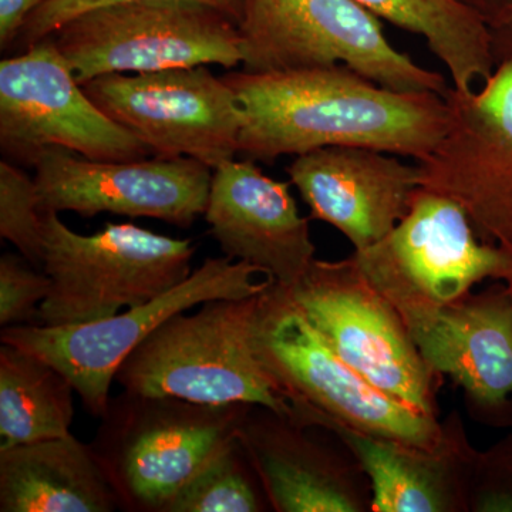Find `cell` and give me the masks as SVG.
<instances>
[{
	"label": "cell",
	"instance_id": "29",
	"mask_svg": "<svg viewBox=\"0 0 512 512\" xmlns=\"http://www.w3.org/2000/svg\"><path fill=\"white\" fill-rule=\"evenodd\" d=\"M493 30L501 28L512 13V0H460Z\"/></svg>",
	"mask_w": 512,
	"mask_h": 512
},
{
	"label": "cell",
	"instance_id": "8",
	"mask_svg": "<svg viewBox=\"0 0 512 512\" xmlns=\"http://www.w3.org/2000/svg\"><path fill=\"white\" fill-rule=\"evenodd\" d=\"M286 291L343 362L393 399L439 419L443 376L427 366L399 313L352 255L315 259Z\"/></svg>",
	"mask_w": 512,
	"mask_h": 512
},
{
	"label": "cell",
	"instance_id": "16",
	"mask_svg": "<svg viewBox=\"0 0 512 512\" xmlns=\"http://www.w3.org/2000/svg\"><path fill=\"white\" fill-rule=\"evenodd\" d=\"M399 315L427 366L463 389L471 416L512 426V295L504 282Z\"/></svg>",
	"mask_w": 512,
	"mask_h": 512
},
{
	"label": "cell",
	"instance_id": "6",
	"mask_svg": "<svg viewBox=\"0 0 512 512\" xmlns=\"http://www.w3.org/2000/svg\"><path fill=\"white\" fill-rule=\"evenodd\" d=\"M43 269L52 282L37 325L72 326L110 318L170 291L192 274L191 239L164 237L133 224L72 231L43 212Z\"/></svg>",
	"mask_w": 512,
	"mask_h": 512
},
{
	"label": "cell",
	"instance_id": "30",
	"mask_svg": "<svg viewBox=\"0 0 512 512\" xmlns=\"http://www.w3.org/2000/svg\"><path fill=\"white\" fill-rule=\"evenodd\" d=\"M493 52L495 63L512 60V13L501 28L493 30Z\"/></svg>",
	"mask_w": 512,
	"mask_h": 512
},
{
	"label": "cell",
	"instance_id": "13",
	"mask_svg": "<svg viewBox=\"0 0 512 512\" xmlns=\"http://www.w3.org/2000/svg\"><path fill=\"white\" fill-rule=\"evenodd\" d=\"M0 147L10 160L32 167L49 147L97 161L151 154L87 96L52 37L0 63Z\"/></svg>",
	"mask_w": 512,
	"mask_h": 512
},
{
	"label": "cell",
	"instance_id": "4",
	"mask_svg": "<svg viewBox=\"0 0 512 512\" xmlns=\"http://www.w3.org/2000/svg\"><path fill=\"white\" fill-rule=\"evenodd\" d=\"M254 345L293 414L412 446L433 447L443 437V421L393 399L343 362L275 282L259 295Z\"/></svg>",
	"mask_w": 512,
	"mask_h": 512
},
{
	"label": "cell",
	"instance_id": "12",
	"mask_svg": "<svg viewBox=\"0 0 512 512\" xmlns=\"http://www.w3.org/2000/svg\"><path fill=\"white\" fill-rule=\"evenodd\" d=\"M83 89L154 157H190L214 170L239 153L241 104L229 84L207 66L104 74Z\"/></svg>",
	"mask_w": 512,
	"mask_h": 512
},
{
	"label": "cell",
	"instance_id": "9",
	"mask_svg": "<svg viewBox=\"0 0 512 512\" xmlns=\"http://www.w3.org/2000/svg\"><path fill=\"white\" fill-rule=\"evenodd\" d=\"M255 266L228 256L207 258L185 281L143 305L72 326L19 325L2 328V343L42 357L72 380L83 409L101 419L111 399V383L128 355L177 313L214 299H241L261 293L272 279Z\"/></svg>",
	"mask_w": 512,
	"mask_h": 512
},
{
	"label": "cell",
	"instance_id": "11",
	"mask_svg": "<svg viewBox=\"0 0 512 512\" xmlns=\"http://www.w3.org/2000/svg\"><path fill=\"white\" fill-rule=\"evenodd\" d=\"M448 123L419 165L420 187L456 201L478 237L512 254V60L476 89L450 87Z\"/></svg>",
	"mask_w": 512,
	"mask_h": 512
},
{
	"label": "cell",
	"instance_id": "5",
	"mask_svg": "<svg viewBox=\"0 0 512 512\" xmlns=\"http://www.w3.org/2000/svg\"><path fill=\"white\" fill-rule=\"evenodd\" d=\"M238 28L245 72L345 64L394 92L446 96L451 87L394 47L380 19L355 0H242Z\"/></svg>",
	"mask_w": 512,
	"mask_h": 512
},
{
	"label": "cell",
	"instance_id": "22",
	"mask_svg": "<svg viewBox=\"0 0 512 512\" xmlns=\"http://www.w3.org/2000/svg\"><path fill=\"white\" fill-rule=\"evenodd\" d=\"M72 380L55 365L18 346H0V448L70 434Z\"/></svg>",
	"mask_w": 512,
	"mask_h": 512
},
{
	"label": "cell",
	"instance_id": "10",
	"mask_svg": "<svg viewBox=\"0 0 512 512\" xmlns=\"http://www.w3.org/2000/svg\"><path fill=\"white\" fill-rule=\"evenodd\" d=\"M352 256L397 313L447 305L485 279L512 295L511 252L478 237L456 201L423 187L389 235Z\"/></svg>",
	"mask_w": 512,
	"mask_h": 512
},
{
	"label": "cell",
	"instance_id": "26",
	"mask_svg": "<svg viewBox=\"0 0 512 512\" xmlns=\"http://www.w3.org/2000/svg\"><path fill=\"white\" fill-rule=\"evenodd\" d=\"M468 512H512V434L474 453Z\"/></svg>",
	"mask_w": 512,
	"mask_h": 512
},
{
	"label": "cell",
	"instance_id": "3",
	"mask_svg": "<svg viewBox=\"0 0 512 512\" xmlns=\"http://www.w3.org/2000/svg\"><path fill=\"white\" fill-rule=\"evenodd\" d=\"M261 293L177 313L128 355L116 382L130 392L202 404H259L293 414L291 400L255 350Z\"/></svg>",
	"mask_w": 512,
	"mask_h": 512
},
{
	"label": "cell",
	"instance_id": "18",
	"mask_svg": "<svg viewBox=\"0 0 512 512\" xmlns=\"http://www.w3.org/2000/svg\"><path fill=\"white\" fill-rule=\"evenodd\" d=\"M286 171L312 220L338 229L355 251L389 235L420 188L419 165L375 148H318L296 156Z\"/></svg>",
	"mask_w": 512,
	"mask_h": 512
},
{
	"label": "cell",
	"instance_id": "28",
	"mask_svg": "<svg viewBox=\"0 0 512 512\" xmlns=\"http://www.w3.org/2000/svg\"><path fill=\"white\" fill-rule=\"evenodd\" d=\"M43 0H0V47L8 50L18 39L20 30L33 10Z\"/></svg>",
	"mask_w": 512,
	"mask_h": 512
},
{
	"label": "cell",
	"instance_id": "24",
	"mask_svg": "<svg viewBox=\"0 0 512 512\" xmlns=\"http://www.w3.org/2000/svg\"><path fill=\"white\" fill-rule=\"evenodd\" d=\"M0 237L30 264H43L45 227L35 178L5 160L0 163Z\"/></svg>",
	"mask_w": 512,
	"mask_h": 512
},
{
	"label": "cell",
	"instance_id": "1",
	"mask_svg": "<svg viewBox=\"0 0 512 512\" xmlns=\"http://www.w3.org/2000/svg\"><path fill=\"white\" fill-rule=\"evenodd\" d=\"M241 104L239 154L274 163L323 147H366L420 163L448 123L446 97L386 89L345 64L282 73L229 72Z\"/></svg>",
	"mask_w": 512,
	"mask_h": 512
},
{
	"label": "cell",
	"instance_id": "21",
	"mask_svg": "<svg viewBox=\"0 0 512 512\" xmlns=\"http://www.w3.org/2000/svg\"><path fill=\"white\" fill-rule=\"evenodd\" d=\"M376 18L420 36L450 73L451 86L476 89L494 72L493 33L460 0H355Z\"/></svg>",
	"mask_w": 512,
	"mask_h": 512
},
{
	"label": "cell",
	"instance_id": "20",
	"mask_svg": "<svg viewBox=\"0 0 512 512\" xmlns=\"http://www.w3.org/2000/svg\"><path fill=\"white\" fill-rule=\"evenodd\" d=\"M116 510L119 498L90 443L67 434L0 448V511Z\"/></svg>",
	"mask_w": 512,
	"mask_h": 512
},
{
	"label": "cell",
	"instance_id": "7",
	"mask_svg": "<svg viewBox=\"0 0 512 512\" xmlns=\"http://www.w3.org/2000/svg\"><path fill=\"white\" fill-rule=\"evenodd\" d=\"M80 84L113 73L242 63L238 23L192 0H143L90 10L53 33Z\"/></svg>",
	"mask_w": 512,
	"mask_h": 512
},
{
	"label": "cell",
	"instance_id": "23",
	"mask_svg": "<svg viewBox=\"0 0 512 512\" xmlns=\"http://www.w3.org/2000/svg\"><path fill=\"white\" fill-rule=\"evenodd\" d=\"M264 511H272L271 504L239 439L165 508V512Z\"/></svg>",
	"mask_w": 512,
	"mask_h": 512
},
{
	"label": "cell",
	"instance_id": "17",
	"mask_svg": "<svg viewBox=\"0 0 512 512\" xmlns=\"http://www.w3.org/2000/svg\"><path fill=\"white\" fill-rule=\"evenodd\" d=\"M268 177L255 161H225L212 171L205 220L221 251L291 288L315 261L308 218L291 187Z\"/></svg>",
	"mask_w": 512,
	"mask_h": 512
},
{
	"label": "cell",
	"instance_id": "25",
	"mask_svg": "<svg viewBox=\"0 0 512 512\" xmlns=\"http://www.w3.org/2000/svg\"><path fill=\"white\" fill-rule=\"evenodd\" d=\"M22 255L0 258V326L37 325L39 308L49 295L52 282L39 274Z\"/></svg>",
	"mask_w": 512,
	"mask_h": 512
},
{
	"label": "cell",
	"instance_id": "14",
	"mask_svg": "<svg viewBox=\"0 0 512 512\" xmlns=\"http://www.w3.org/2000/svg\"><path fill=\"white\" fill-rule=\"evenodd\" d=\"M33 167L42 212H107L181 228L207 210L214 171L190 157L97 161L62 147L43 150Z\"/></svg>",
	"mask_w": 512,
	"mask_h": 512
},
{
	"label": "cell",
	"instance_id": "27",
	"mask_svg": "<svg viewBox=\"0 0 512 512\" xmlns=\"http://www.w3.org/2000/svg\"><path fill=\"white\" fill-rule=\"evenodd\" d=\"M143 2V0H43L20 30L16 47L25 52L29 47L52 36L70 20L90 10L121 5V3ZM221 10L235 22L242 19V0H192Z\"/></svg>",
	"mask_w": 512,
	"mask_h": 512
},
{
	"label": "cell",
	"instance_id": "15",
	"mask_svg": "<svg viewBox=\"0 0 512 512\" xmlns=\"http://www.w3.org/2000/svg\"><path fill=\"white\" fill-rule=\"evenodd\" d=\"M238 439L272 511H372L365 470L338 434L323 424L252 404Z\"/></svg>",
	"mask_w": 512,
	"mask_h": 512
},
{
	"label": "cell",
	"instance_id": "19",
	"mask_svg": "<svg viewBox=\"0 0 512 512\" xmlns=\"http://www.w3.org/2000/svg\"><path fill=\"white\" fill-rule=\"evenodd\" d=\"M335 431L369 478L373 512H468V484L476 448L457 413L443 421L436 446L419 447L320 423Z\"/></svg>",
	"mask_w": 512,
	"mask_h": 512
},
{
	"label": "cell",
	"instance_id": "2",
	"mask_svg": "<svg viewBox=\"0 0 512 512\" xmlns=\"http://www.w3.org/2000/svg\"><path fill=\"white\" fill-rule=\"evenodd\" d=\"M252 404H202L123 390L90 446L120 510L165 512L175 495L238 440Z\"/></svg>",
	"mask_w": 512,
	"mask_h": 512
}]
</instances>
